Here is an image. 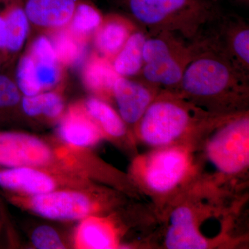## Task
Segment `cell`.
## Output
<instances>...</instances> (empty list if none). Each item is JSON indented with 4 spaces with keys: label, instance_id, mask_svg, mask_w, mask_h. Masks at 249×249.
<instances>
[{
    "label": "cell",
    "instance_id": "10",
    "mask_svg": "<svg viewBox=\"0 0 249 249\" xmlns=\"http://www.w3.org/2000/svg\"><path fill=\"white\" fill-rule=\"evenodd\" d=\"M189 166V157L185 150L178 147L165 148L147 159L144 165L142 178L152 191L168 193L182 181Z\"/></svg>",
    "mask_w": 249,
    "mask_h": 249
},
{
    "label": "cell",
    "instance_id": "25",
    "mask_svg": "<svg viewBox=\"0 0 249 249\" xmlns=\"http://www.w3.org/2000/svg\"><path fill=\"white\" fill-rule=\"evenodd\" d=\"M34 62L36 75L41 89L42 91H49L60 81L61 77L60 64L51 60H34Z\"/></svg>",
    "mask_w": 249,
    "mask_h": 249
},
{
    "label": "cell",
    "instance_id": "17",
    "mask_svg": "<svg viewBox=\"0 0 249 249\" xmlns=\"http://www.w3.org/2000/svg\"><path fill=\"white\" fill-rule=\"evenodd\" d=\"M110 60L99 53L91 54L85 62L82 79L85 88L96 97L107 100L112 97L113 88L119 78Z\"/></svg>",
    "mask_w": 249,
    "mask_h": 249
},
{
    "label": "cell",
    "instance_id": "6",
    "mask_svg": "<svg viewBox=\"0 0 249 249\" xmlns=\"http://www.w3.org/2000/svg\"><path fill=\"white\" fill-rule=\"evenodd\" d=\"M15 206L53 220H78L95 215L103 208L101 196L89 186L65 188L38 195H10Z\"/></svg>",
    "mask_w": 249,
    "mask_h": 249
},
{
    "label": "cell",
    "instance_id": "28",
    "mask_svg": "<svg viewBox=\"0 0 249 249\" xmlns=\"http://www.w3.org/2000/svg\"><path fill=\"white\" fill-rule=\"evenodd\" d=\"M29 53L34 60L58 62L52 40L47 36L37 37L31 46Z\"/></svg>",
    "mask_w": 249,
    "mask_h": 249
},
{
    "label": "cell",
    "instance_id": "16",
    "mask_svg": "<svg viewBox=\"0 0 249 249\" xmlns=\"http://www.w3.org/2000/svg\"><path fill=\"white\" fill-rule=\"evenodd\" d=\"M76 249H110L118 246V237L112 224L96 215L81 219L73 236Z\"/></svg>",
    "mask_w": 249,
    "mask_h": 249
},
{
    "label": "cell",
    "instance_id": "11",
    "mask_svg": "<svg viewBox=\"0 0 249 249\" xmlns=\"http://www.w3.org/2000/svg\"><path fill=\"white\" fill-rule=\"evenodd\" d=\"M160 91L142 79L119 76L113 88L112 97L124 122L136 125Z\"/></svg>",
    "mask_w": 249,
    "mask_h": 249
},
{
    "label": "cell",
    "instance_id": "5",
    "mask_svg": "<svg viewBox=\"0 0 249 249\" xmlns=\"http://www.w3.org/2000/svg\"><path fill=\"white\" fill-rule=\"evenodd\" d=\"M0 166L40 167L79 173L70 147H53L36 136L18 132H0Z\"/></svg>",
    "mask_w": 249,
    "mask_h": 249
},
{
    "label": "cell",
    "instance_id": "7",
    "mask_svg": "<svg viewBox=\"0 0 249 249\" xmlns=\"http://www.w3.org/2000/svg\"><path fill=\"white\" fill-rule=\"evenodd\" d=\"M217 129L208 142V158L221 173H240L249 165L248 114L247 111L240 113Z\"/></svg>",
    "mask_w": 249,
    "mask_h": 249
},
{
    "label": "cell",
    "instance_id": "14",
    "mask_svg": "<svg viewBox=\"0 0 249 249\" xmlns=\"http://www.w3.org/2000/svg\"><path fill=\"white\" fill-rule=\"evenodd\" d=\"M77 4V0H26L23 9L31 24L56 30L69 25Z\"/></svg>",
    "mask_w": 249,
    "mask_h": 249
},
{
    "label": "cell",
    "instance_id": "23",
    "mask_svg": "<svg viewBox=\"0 0 249 249\" xmlns=\"http://www.w3.org/2000/svg\"><path fill=\"white\" fill-rule=\"evenodd\" d=\"M103 16L99 10L88 2H78L69 29L83 40L93 36L102 22Z\"/></svg>",
    "mask_w": 249,
    "mask_h": 249
},
{
    "label": "cell",
    "instance_id": "22",
    "mask_svg": "<svg viewBox=\"0 0 249 249\" xmlns=\"http://www.w3.org/2000/svg\"><path fill=\"white\" fill-rule=\"evenodd\" d=\"M1 14L4 16L7 33L6 51L16 53L22 48L27 40L30 22L20 6L12 5Z\"/></svg>",
    "mask_w": 249,
    "mask_h": 249
},
{
    "label": "cell",
    "instance_id": "18",
    "mask_svg": "<svg viewBox=\"0 0 249 249\" xmlns=\"http://www.w3.org/2000/svg\"><path fill=\"white\" fill-rule=\"evenodd\" d=\"M148 36L146 31L138 28L111 60L119 76L125 78L140 76L144 65L142 50Z\"/></svg>",
    "mask_w": 249,
    "mask_h": 249
},
{
    "label": "cell",
    "instance_id": "24",
    "mask_svg": "<svg viewBox=\"0 0 249 249\" xmlns=\"http://www.w3.org/2000/svg\"><path fill=\"white\" fill-rule=\"evenodd\" d=\"M16 83L24 96L42 92L36 75L35 62L29 53L24 55L18 62Z\"/></svg>",
    "mask_w": 249,
    "mask_h": 249
},
{
    "label": "cell",
    "instance_id": "27",
    "mask_svg": "<svg viewBox=\"0 0 249 249\" xmlns=\"http://www.w3.org/2000/svg\"><path fill=\"white\" fill-rule=\"evenodd\" d=\"M21 99L22 93L16 82L7 76L0 75V111L15 107Z\"/></svg>",
    "mask_w": 249,
    "mask_h": 249
},
{
    "label": "cell",
    "instance_id": "31",
    "mask_svg": "<svg viewBox=\"0 0 249 249\" xmlns=\"http://www.w3.org/2000/svg\"><path fill=\"white\" fill-rule=\"evenodd\" d=\"M0 67H1V62H0Z\"/></svg>",
    "mask_w": 249,
    "mask_h": 249
},
{
    "label": "cell",
    "instance_id": "9",
    "mask_svg": "<svg viewBox=\"0 0 249 249\" xmlns=\"http://www.w3.org/2000/svg\"><path fill=\"white\" fill-rule=\"evenodd\" d=\"M202 36L237 70L249 77V26L245 19L223 14Z\"/></svg>",
    "mask_w": 249,
    "mask_h": 249
},
{
    "label": "cell",
    "instance_id": "19",
    "mask_svg": "<svg viewBox=\"0 0 249 249\" xmlns=\"http://www.w3.org/2000/svg\"><path fill=\"white\" fill-rule=\"evenodd\" d=\"M83 103L88 114L98 124L105 136L121 138L125 135L127 131L125 123L106 101L91 96Z\"/></svg>",
    "mask_w": 249,
    "mask_h": 249
},
{
    "label": "cell",
    "instance_id": "30",
    "mask_svg": "<svg viewBox=\"0 0 249 249\" xmlns=\"http://www.w3.org/2000/svg\"><path fill=\"white\" fill-rule=\"evenodd\" d=\"M237 2L240 3V4L248 5L249 2V0H236Z\"/></svg>",
    "mask_w": 249,
    "mask_h": 249
},
{
    "label": "cell",
    "instance_id": "2",
    "mask_svg": "<svg viewBox=\"0 0 249 249\" xmlns=\"http://www.w3.org/2000/svg\"><path fill=\"white\" fill-rule=\"evenodd\" d=\"M141 29L149 35L170 32L193 42L224 13L217 0H120Z\"/></svg>",
    "mask_w": 249,
    "mask_h": 249
},
{
    "label": "cell",
    "instance_id": "29",
    "mask_svg": "<svg viewBox=\"0 0 249 249\" xmlns=\"http://www.w3.org/2000/svg\"><path fill=\"white\" fill-rule=\"evenodd\" d=\"M7 45V33L4 16L0 14V50L6 51Z\"/></svg>",
    "mask_w": 249,
    "mask_h": 249
},
{
    "label": "cell",
    "instance_id": "26",
    "mask_svg": "<svg viewBox=\"0 0 249 249\" xmlns=\"http://www.w3.org/2000/svg\"><path fill=\"white\" fill-rule=\"evenodd\" d=\"M31 242L39 249H65V244L56 231L49 226L36 228L31 235Z\"/></svg>",
    "mask_w": 249,
    "mask_h": 249
},
{
    "label": "cell",
    "instance_id": "8",
    "mask_svg": "<svg viewBox=\"0 0 249 249\" xmlns=\"http://www.w3.org/2000/svg\"><path fill=\"white\" fill-rule=\"evenodd\" d=\"M89 186L86 175L40 167L0 168V187L13 194L38 196L65 188Z\"/></svg>",
    "mask_w": 249,
    "mask_h": 249
},
{
    "label": "cell",
    "instance_id": "20",
    "mask_svg": "<svg viewBox=\"0 0 249 249\" xmlns=\"http://www.w3.org/2000/svg\"><path fill=\"white\" fill-rule=\"evenodd\" d=\"M50 39L60 65L76 66L84 60L87 41L74 35L69 28L56 29Z\"/></svg>",
    "mask_w": 249,
    "mask_h": 249
},
{
    "label": "cell",
    "instance_id": "4",
    "mask_svg": "<svg viewBox=\"0 0 249 249\" xmlns=\"http://www.w3.org/2000/svg\"><path fill=\"white\" fill-rule=\"evenodd\" d=\"M197 49L196 40L190 42L173 33L149 35L143 46L144 65L139 77L160 90L175 92Z\"/></svg>",
    "mask_w": 249,
    "mask_h": 249
},
{
    "label": "cell",
    "instance_id": "15",
    "mask_svg": "<svg viewBox=\"0 0 249 249\" xmlns=\"http://www.w3.org/2000/svg\"><path fill=\"white\" fill-rule=\"evenodd\" d=\"M170 226L165 235V246L170 249H204L206 238L196 229L194 215L189 208L181 206L170 214Z\"/></svg>",
    "mask_w": 249,
    "mask_h": 249
},
{
    "label": "cell",
    "instance_id": "21",
    "mask_svg": "<svg viewBox=\"0 0 249 249\" xmlns=\"http://www.w3.org/2000/svg\"><path fill=\"white\" fill-rule=\"evenodd\" d=\"M24 112L30 117L43 116L50 119H60L65 111V103L61 95L55 91H42L21 99Z\"/></svg>",
    "mask_w": 249,
    "mask_h": 249
},
{
    "label": "cell",
    "instance_id": "1",
    "mask_svg": "<svg viewBox=\"0 0 249 249\" xmlns=\"http://www.w3.org/2000/svg\"><path fill=\"white\" fill-rule=\"evenodd\" d=\"M196 41L197 52L175 93L217 115L245 112L249 101V77L237 70L202 36Z\"/></svg>",
    "mask_w": 249,
    "mask_h": 249
},
{
    "label": "cell",
    "instance_id": "13",
    "mask_svg": "<svg viewBox=\"0 0 249 249\" xmlns=\"http://www.w3.org/2000/svg\"><path fill=\"white\" fill-rule=\"evenodd\" d=\"M138 28L127 16L111 14L103 16L93 35L97 53L111 61Z\"/></svg>",
    "mask_w": 249,
    "mask_h": 249
},
{
    "label": "cell",
    "instance_id": "12",
    "mask_svg": "<svg viewBox=\"0 0 249 249\" xmlns=\"http://www.w3.org/2000/svg\"><path fill=\"white\" fill-rule=\"evenodd\" d=\"M58 137L67 147L76 150L96 145L105 134L88 114L83 103L72 105L60 118Z\"/></svg>",
    "mask_w": 249,
    "mask_h": 249
},
{
    "label": "cell",
    "instance_id": "3",
    "mask_svg": "<svg viewBox=\"0 0 249 249\" xmlns=\"http://www.w3.org/2000/svg\"><path fill=\"white\" fill-rule=\"evenodd\" d=\"M228 117L208 112L173 91L160 90L136 127L145 143L161 147L189 132L214 128Z\"/></svg>",
    "mask_w": 249,
    "mask_h": 249
}]
</instances>
